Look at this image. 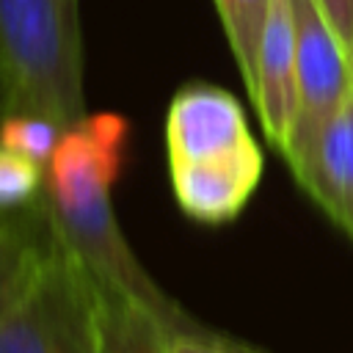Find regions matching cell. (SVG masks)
<instances>
[{
  "mask_svg": "<svg viewBox=\"0 0 353 353\" xmlns=\"http://www.w3.org/2000/svg\"><path fill=\"white\" fill-rule=\"evenodd\" d=\"M130 143L121 113H85L63 130L44 168V207L55 234L91 276L143 301L168 328L196 323L171 301L132 254L113 212V185Z\"/></svg>",
  "mask_w": 353,
  "mask_h": 353,
  "instance_id": "6da1fadb",
  "label": "cell"
},
{
  "mask_svg": "<svg viewBox=\"0 0 353 353\" xmlns=\"http://www.w3.org/2000/svg\"><path fill=\"white\" fill-rule=\"evenodd\" d=\"M0 113L85 116L77 0H0Z\"/></svg>",
  "mask_w": 353,
  "mask_h": 353,
  "instance_id": "7a4b0ae2",
  "label": "cell"
},
{
  "mask_svg": "<svg viewBox=\"0 0 353 353\" xmlns=\"http://www.w3.org/2000/svg\"><path fill=\"white\" fill-rule=\"evenodd\" d=\"M0 353H99L91 273L52 223L0 298Z\"/></svg>",
  "mask_w": 353,
  "mask_h": 353,
  "instance_id": "3957f363",
  "label": "cell"
},
{
  "mask_svg": "<svg viewBox=\"0 0 353 353\" xmlns=\"http://www.w3.org/2000/svg\"><path fill=\"white\" fill-rule=\"evenodd\" d=\"M298 55V110L284 149L292 174L306 163L325 124L353 91V58L317 0H292Z\"/></svg>",
  "mask_w": 353,
  "mask_h": 353,
  "instance_id": "277c9868",
  "label": "cell"
},
{
  "mask_svg": "<svg viewBox=\"0 0 353 353\" xmlns=\"http://www.w3.org/2000/svg\"><path fill=\"white\" fill-rule=\"evenodd\" d=\"M240 102L210 83L179 88L165 113L168 163H196L229 154L251 143Z\"/></svg>",
  "mask_w": 353,
  "mask_h": 353,
  "instance_id": "5b68a950",
  "label": "cell"
},
{
  "mask_svg": "<svg viewBox=\"0 0 353 353\" xmlns=\"http://www.w3.org/2000/svg\"><path fill=\"white\" fill-rule=\"evenodd\" d=\"M176 207L196 223L221 226L234 221L262 179L256 141L210 160L168 163Z\"/></svg>",
  "mask_w": 353,
  "mask_h": 353,
  "instance_id": "8992f818",
  "label": "cell"
},
{
  "mask_svg": "<svg viewBox=\"0 0 353 353\" xmlns=\"http://www.w3.org/2000/svg\"><path fill=\"white\" fill-rule=\"evenodd\" d=\"M265 138L284 154L298 110V55L292 0H273L259 41L256 85L251 94Z\"/></svg>",
  "mask_w": 353,
  "mask_h": 353,
  "instance_id": "52a82bcc",
  "label": "cell"
},
{
  "mask_svg": "<svg viewBox=\"0 0 353 353\" xmlns=\"http://www.w3.org/2000/svg\"><path fill=\"white\" fill-rule=\"evenodd\" d=\"M295 179L334 223L353 234V91L320 132Z\"/></svg>",
  "mask_w": 353,
  "mask_h": 353,
  "instance_id": "ba28073f",
  "label": "cell"
},
{
  "mask_svg": "<svg viewBox=\"0 0 353 353\" xmlns=\"http://www.w3.org/2000/svg\"><path fill=\"white\" fill-rule=\"evenodd\" d=\"M94 281V317L99 353H171L165 323L138 298Z\"/></svg>",
  "mask_w": 353,
  "mask_h": 353,
  "instance_id": "9c48e42d",
  "label": "cell"
},
{
  "mask_svg": "<svg viewBox=\"0 0 353 353\" xmlns=\"http://www.w3.org/2000/svg\"><path fill=\"white\" fill-rule=\"evenodd\" d=\"M270 3L273 0H215L221 25L226 30L248 97L254 94L256 85V58H259V41L270 14Z\"/></svg>",
  "mask_w": 353,
  "mask_h": 353,
  "instance_id": "30bf717a",
  "label": "cell"
},
{
  "mask_svg": "<svg viewBox=\"0 0 353 353\" xmlns=\"http://www.w3.org/2000/svg\"><path fill=\"white\" fill-rule=\"evenodd\" d=\"M50 229L44 199L36 207L3 212L0 210V298L14 284L19 270L28 265L39 243Z\"/></svg>",
  "mask_w": 353,
  "mask_h": 353,
  "instance_id": "8fae6325",
  "label": "cell"
},
{
  "mask_svg": "<svg viewBox=\"0 0 353 353\" xmlns=\"http://www.w3.org/2000/svg\"><path fill=\"white\" fill-rule=\"evenodd\" d=\"M66 127L36 113H0V146L47 168Z\"/></svg>",
  "mask_w": 353,
  "mask_h": 353,
  "instance_id": "7c38bea8",
  "label": "cell"
},
{
  "mask_svg": "<svg viewBox=\"0 0 353 353\" xmlns=\"http://www.w3.org/2000/svg\"><path fill=\"white\" fill-rule=\"evenodd\" d=\"M44 199V165L0 146V210L17 212Z\"/></svg>",
  "mask_w": 353,
  "mask_h": 353,
  "instance_id": "4fadbf2b",
  "label": "cell"
},
{
  "mask_svg": "<svg viewBox=\"0 0 353 353\" xmlns=\"http://www.w3.org/2000/svg\"><path fill=\"white\" fill-rule=\"evenodd\" d=\"M168 350L171 353H254L226 336H218L199 323L182 325V328H165Z\"/></svg>",
  "mask_w": 353,
  "mask_h": 353,
  "instance_id": "5bb4252c",
  "label": "cell"
},
{
  "mask_svg": "<svg viewBox=\"0 0 353 353\" xmlns=\"http://www.w3.org/2000/svg\"><path fill=\"white\" fill-rule=\"evenodd\" d=\"M320 11L336 30V36L345 41V47H353V0H317Z\"/></svg>",
  "mask_w": 353,
  "mask_h": 353,
  "instance_id": "9a60e30c",
  "label": "cell"
},
{
  "mask_svg": "<svg viewBox=\"0 0 353 353\" xmlns=\"http://www.w3.org/2000/svg\"><path fill=\"white\" fill-rule=\"evenodd\" d=\"M350 58H353V47H350Z\"/></svg>",
  "mask_w": 353,
  "mask_h": 353,
  "instance_id": "2e32d148",
  "label": "cell"
}]
</instances>
